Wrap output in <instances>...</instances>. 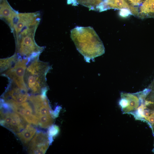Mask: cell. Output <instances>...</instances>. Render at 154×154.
Listing matches in <instances>:
<instances>
[{"mask_svg":"<svg viewBox=\"0 0 154 154\" xmlns=\"http://www.w3.org/2000/svg\"><path fill=\"white\" fill-rule=\"evenodd\" d=\"M39 56L29 58L24 76L29 92L33 95L41 94L48 88L46 76L50 66L47 62L40 60Z\"/></svg>","mask_w":154,"mask_h":154,"instance_id":"cell-1","label":"cell"},{"mask_svg":"<svg viewBox=\"0 0 154 154\" xmlns=\"http://www.w3.org/2000/svg\"><path fill=\"white\" fill-rule=\"evenodd\" d=\"M37 27L24 29L15 35V52L18 56L30 58L38 55L43 51L44 47L38 45L34 39Z\"/></svg>","mask_w":154,"mask_h":154,"instance_id":"cell-2","label":"cell"},{"mask_svg":"<svg viewBox=\"0 0 154 154\" xmlns=\"http://www.w3.org/2000/svg\"><path fill=\"white\" fill-rule=\"evenodd\" d=\"M28 101L37 118L38 125L43 128L48 127L50 124L51 118L46 93L30 96Z\"/></svg>","mask_w":154,"mask_h":154,"instance_id":"cell-3","label":"cell"},{"mask_svg":"<svg viewBox=\"0 0 154 154\" xmlns=\"http://www.w3.org/2000/svg\"><path fill=\"white\" fill-rule=\"evenodd\" d=\"M29 58L19 57L16 62L9 69L1 73L7 78L9 82L29 92L24 80V76Z\"/></svg>","mask_w":154,"mask_h":154,"instance_id":"cell-4","label":"cell"},{"mask_svg":"<svg viewBox=\"0 0 154 154\" xmlns=\"http://www.w3.org/2000/svg\"><path fill=\"white\" fill-rule=\"evenodd\" d=\"M4 109L7 111L6 112L2 109L1 110V125L16 134L23 130L26 127L27 122L17 113L9 112L10 108Z\"/></svg>","mask_w":154,"mask_h":154,"instance_id":"cell-5","label":"cell"},{"mask_svg":"<svg viewBox=\"0 0 154 154\" xmlns=\"http://www.w3.org/2000/svg\"><path fill=\"white\" fill-rule=\"evenodd\" d=\"M1 101L7 103L14 112L21 116L27 123L36 125H38L37 118L29 101L18 103L10 100Z\"/></svg>","mask_w":154,"mask_h":154,"instance_id":"cell-6","label":"cell"},{"mask_svg":"<svg viewBox=\"0 0 154 154\" xmlns=\"http://www.w3.org/2000/svg\"><path fill=\"white\" fill-rule=\"evenodd\" d=\"M40 20V14L38 12L18 13L12 31L16 35L23 29L38 26Z\"/></svg>","mask_w":154,"mask_h":154,"instance_id":"cell-7","label":"cell"},{"mask_svg":"<svg viewBox=\"0 0 154 154\" xmlns=\"http://www.w3.org/2000/svg\"><path fill=\"white\" fill-rule=\"evenodd\" d=\"M49 139L44 133L39 132L37 133L29 143V153L33 154H44L48 146Z\"/></svg>","mask_w":154,"mask_h":154,"instance_id":"cell-8","label":"cell"},{"mask_svg":"<svg viewBox=\"0 0 154 154\" xmlns=\"http://www.w3.org/2000/svg\"><path fill=\"white\" fill-rule=\"evenodd\" d=\"M28 93L9 82L2 99L4 100H12L18 103H21L28 101L30 96Z\"/></svg>","mask_w":154,"mask_h":154,"instance_id":"cell-9","label":"cell"},{"mask_svg":"<svg viewBox=\"0 0 154 154\" xmlns=\"http://www.w3.org/2000/svg\"><path fill=\"white\" fill-rule=\"evenodd\" d=\"M110 9H127L131 11L132 15L138 17V7L130 6L125 0H104L97 11L101 12Z\"/></svg>","mask_w":154,"mask_h":154,"instance_id":"cell-10","label":"cell"},{"mask_svg":"<svg viewBox=\"0 0 154 154\" xmlns=\"http://www.w3.org/2000/svg\"><path fill=\"white\" fill-rule=\"evenodd\" d=\"M0 17L8 24L12 30L18 13L11 7L7 0H0Z\"/></svg>","mask_w":154,"mask_h":154,"instance_id":"cell-11","label":"cell"},{"mask_svg":"<svg viewBox=\"0 0 154 154\" xmlns=\"http://www.w3.org/2000/svg\"><path fill=\"white\" fill-rule=\"evenodd\" d=\"M138 17L141 19L154 17V0H145L139 8Z\"/></svg>","mask_w":154,"mask_h":154,"instance_id":"cell-12","label":"cell"},{"mask_svg":"<svg viewBox=\"0 0 154 154\" xmlns=\"http://www.w3.org/2000/svg\"><path fill=\"white\" fill-rule=\"evenodd\" d=\"M36 131L33 126L28 124L23 130L16 134L23 143L27 144L33 138Z\"/></svg>","mask_w":154,"mask_h":154,"instance_id":"cell-13","label":"cell"},{"mask_svg":"<svg viewBox=\"0 0 154 154\" xmlns=\"http://www.w3.org/2000/svg\"><path fill=\"white\" fill-rule=\"evenodd\" d=\"M104 0H67V3L73 5H81L91 10L97 11L98 8Z\"/></svg>","mask_w":154,"mask_h":154,"instance_id":"cell-14","label":"cell"},{"mask_svg":"<svg viewBox=\"0 0 154 154\" xmlns=\"http://www.w3.org/2000/svg\"><path fill=\"white\" fill-rule=\"evenodd\" d=\"M121 97L126 100L127 106L124 110L128 112L137 108L139 104V100L137 96L134 94L123 93L121 94Z\"/></svg>","mask_w":154,"mask_h":154,"instance_id":"cell-15","label":"cell"},{"mask_svg":"<svg viewBox=\"0 0 154 154\" xmlns=\"http://www.w3.org/2000/svg\"><path fill=\"white\" fill-rule=\"evenodd\" d=\"M19 58L17 55L15 53L13 55L0 60V73L11 68L17 61Z\"/></svg>","mask_w":154,"mask_h":154,"instance_id":"cell-16","label":"cell"},{"mask_svg":"<svg viewBox=\"0 0 154 154\" xmlns=\"http://www.w3.org/2000/svg\"><path fill=\"white\" fill-rule=\"evenodd\" d=\"M130 6L136 7L140 5L145 0H125Z\"/></svg>","mask_w":154,"mask_h":154,"instance_id":"cell-17","label":"cell"},{"mask_svg":"<svg viewBox=\"0 0 154 154\" xmlns=\"http://www.w3.org/2000/svg\"><path fill=\"white\" fill-rule=\"evenodd\" d=\"M58 129L56 127L53 126L49 130L48 134L50 136H53L57 132Z\"/></svg>","mask_w":154,"mask_h":154,"instance_id":"cell-18","label":"cell"},{"mask_svg":"<svg viewBox=\"0 0 154 154\" xmlns=\"http://www.w3.org/2000/svg\"><path fill=\"white\" fill-rule=\"evenodd\" d=\"M150 122L154 123V114L150 116H148L145 118Z\"/></svg>","mask_w":154,"mask_h":154,"instance_id":"cell-19","label":"cell"},{"mask_svg":"<svg viewBox=\"0 0 154 154\" xmlns=\"http://www.w3.org/2000/svg\"><path fill=\"white\" fill-rule=\"evenodd\" d=\"M149 114V112L147 110H145L143 112V116L145 118L148 117Z\"/></svg>","mask_w":154,"mask_h":154,"instance_id":"cell-20","label":"cell"}]
</instances>
